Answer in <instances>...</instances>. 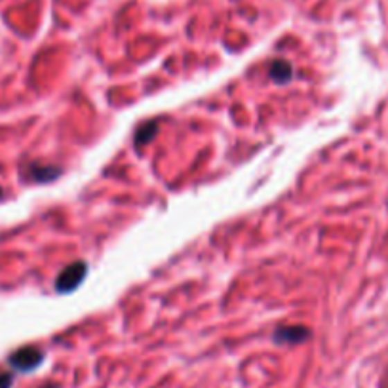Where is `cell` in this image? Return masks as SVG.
Instances as JSON below:
<instances>
[{"label":"cell","mask_w":388,"mask_h":388,"mask_svg":"<svg viewBox=\"0 0 388 388\" xmlns=\"http://www.w3.org/2000/svg\"><path fill=\"white\" fill-rule=\"evenodd\" d=\"M88 274V265L84 261H75L67 265L61 270V274L55 278V291L61 295H67L82 284L84 278Z\"/></svg>","instance_id":"6da1fadb"},{"label":"cell","mask_w":388,"mask_h":388,"mask_svg":"<svg viewBox=\"0 0 388 388\" xmlns=\"http://www.w3.org/2000/svg\"><path fill=\"white\" fill-rule=\"evenodd\" d=\"M44 360V352L37 349V346H23L19 351H15L8 362L10 366L14 367L15 371H21V373H27V371H35Z\"/></svg>","instance_id":"7a4b0ae2"},{"label":"cell","mask_w":388,"mask_h":388,"mask_svg":"<svg viewBox=\"0 0 388 388\" xmlns=\"http://www.w3.org/2000/svg\"><path fill=\"white\" fill-rule=\"evenodd\" d=\"M23 179L33 181V183H52L61 175V170L58 166L50 164H38V162H30L23 168Z\"/></svg>","instance_id":"3957f363"},{"label":"cell","mask_w":388,"mask_h":388,"mask_svg":"<svg viewBox=\"0 0 388 388\" xmlns=\"http://www.w3.org/2000/svg\"><path fill=\"white\" fill-rule=\"evenodd\" d=\"M310 339V329L303 326H280L272 335L276 344H299Z\"/></svg>","instance_id":"277c9868"},{"label":"cell","mask_w":388,"mask_h":388,"mask_svg":"<svg viewBox=\"0 0 388 388\" xmlns=\"http://www.w3.org/2000/svg\"><path fill=\"white\" fill-rule=\"evenodd\" d=\"M269 75L274 84H288L293 78V65L285 60H274L270 63Z\"/></svg>","instance_id":"5b68a950"},{"label":"cell","mask_w":388,"mask_h":388,"mask_svg":"<svg viewBox=\"0 0 388 388\" xmlns=\"http://www.w3.org/2000/svg\"><path fill=\"white\" fill-rule=\"evenodd\" d=\"M158 132V122L157 120H150V122H145L141 126L137 127V132H135V147L139 149L143 145H147L149 141L155 139V135Z\"/></svg>","instance_id":"8992f818"},{"label":"cell","mask_w":388,"mask_h":388,"mask_svg":"<svg viewBox=\"0 0 388 388\" xmlns=\"http://www.w3.org/2000/svg\"><path fill=\"white\" fill-rule=\"evenodd\" d=\"M12 385H14V377H12V373L0 375V388H12Z\"/></svg>","instance_id":"52a82bcc"},{"label":"cell","mask_w":388,"mask_h":388,"mask_svg":"<svg viewBox=\"0 0 388 388\" xmlns=\"http://www.w3.org/2000/svg\"><path fill=\"white\" fill-rule=\"evenodd\" d=\"M42 388H58V385H53V382H48V385H44Z\"/></svg>","instance_id":"ba28073f"},{"label":"cell","mask_w":388,"mask_h":388,"mask_svg":"<svg viewBox=\"0 0 388 388\" xmlns=\"http://www.w3.org/2000/svg\"><path fill=\"white\" fill-rule=\"evenodd\" d=\"M0 200H2V188H0Z\"/></svg>","instance_id":"9c48e42d"}]
</instances>
